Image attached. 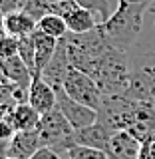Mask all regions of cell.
Returning a JSON list of instances; mask_svg holds the SVG:
<instances>
[{"instance_id": "6da1fadb", "label": "cell", "mask_w": 155, "mask_h": 159, "mask_svg": "<svg viewBox=\"0 0 155 159\" xmlns=\"http://www.w3.org/2000/svg\"><path fill=\"white\" fill-rule=\"evenodd\" d=\"M151 4H129L123 0H117L116 12L106 22L98 24L99 34L112 48H117L121 52H127L135 44L143 30V16Z\"/></svg>"}, {"instance_id": "7a4b0ae2", "label": "cell", "mask_w": 155, "mask_h": 159, "mask_svg": "<svg viewBox=\"0 0 155 159\" xmlns=\"http://www.w3.org/2000/svg\"><path fill=\"white\" fill-rule=\"evenodd\" d=\"M89 78L98 84L102 96H121L129 88L131 62L125 52L117 48H107L106 54L93 66Z\"/></svg>"}, {"instance_id": "3957f363", "label": "cell", "mask_w": 155, "mask_h": 159, "mask_svg": "<svg viewBox=\"0 0 155 159\" xmlns=\"http://www.w3.org/2000/svg\"><path fill=\"white\" fill-rule=\"evenodd\" d=\"M36 131H38L42 147H52L60 153L62 151L66 153L74 145V133H76V129L70 125V121L62 116V111L58 107H54L52 111L44 113L40 117Z\"/></svg>"}, {"instance_id": "277c9868", "label": "cell", "mask_w": 155, "mask_h": 159, "mask_svg": "<svg viewBox=\"0 0 155 159\" xmlns=\"http://www.w3.org/2000/svg\"><path fill=\"white\" fill-rule=\"evenodd\" d=\"M125 96L155 107V52H145L131 62V78Z\"/></svg>"}, {"instance_id": "5b68a950", "label": "cell", "mask_w": 155, "mask_h": 159, "mask_svg": "<svg viewBox=\"0 0 155 159\" xmlns=\"http://www.w3.org/2000/svg\"><path fill=\"white\" fill-rule=\"evenodd\" d=\"M64 92L68 93L72 99H76L78 103L92 107V109H99L102 106V92H99L98 84L93 82L88 74L80 72L76 68H70L66 80H64Z\"/></svg>"}, {"instance_id": "8992f818", "label": "cell", "mask_w": 155, "mask_h": 159, "mask_svg": "<svg viewBox=\"0 0 155 159\" xmlns=\"http://www.w3.org/2000/svg\"><path fill=\"white\" fill-rule=\"evenodd\" d=\"M52 12L64 18L68 30L72 34H84L89 30L98 28V20L89 10H86L76 0H62V2H52Z\"/></svg>"}, {"instance_id": "52a82bcc", "label": "cell", "mask_w": 155, "mask_h": 159, "mask_svg": "<svg viewBox=\"0 0 155 159\" xmlns=\"http://www.w3.org/2000/svg\"><path fill=\"white\" fill-rule=\"evenodd\" d=\"M56 107L62 111V116L70 121V125L74 129H84L89 127L98 121V111L84 103H78L76 99H72L64 89L56 92Z\"/></svg>"}, {"instance_id": "ba28073f", "label": "cell", "mask_w": 155, "mask_h": 159, "mask_svg": "<svg viewBox=\"0 0 155 159\" xmlns=\"http://www.w3.org/2000/svg\"><path fill=\"white\" fill-rule=\"evenodd\" d=\"M70 68H72V64H70L68 60V50H66V40L60 38L58 40V50L56 54H54V58L50 60V64L46 68L42 70V76L50 86L54 88V92H60V89H64V80H66Z\"/></svg>"}, {"instance_id": "9c48e42d", "label": "cell", "mask_w": 155, "mask_h": 159, "mask_svg": "<svg viewBox=\"0 0 155 159\" xmlns=\"http://www.w3.org/2000/svg\"><path fill=\"white\" fill-rule=\"evenodd\" d=\"M56 92L42 76H34L32 84L28 88V103L32 106L40 116L52 111L56 107Z\"/></svg>"}, {"instance_id": "30bf717a", "label": "cell", "mask_w": 155, "mask_h": 159, "mask_svg": "<svg viewBox=\"0 0 155 159\" xmlns=\"http://www.w3.org/2000/svg\"><path fill=\"white\" fill-rule=\"evenodd\" d=\"M139 151L141 141H137L129 131H116L106 149L112 159H139Z\"/></svg>"}, {"instance_id": "8fae6325", "label": "cell", "mask_w": 155, "mask_h": 159, "mask_svg": "<svg viewBox=\"0 0 155 159\" xmlns=\"http://www.w3.org/2000/svg\"><path fill=\"white\" fill-rule=\"evenodd\" d=\"M116 131L107 129L102 121H96L93 125L76 129L74 133V145H86V147H96V149H107V143Z\"/></svg>"}, {"instance_id": "7c38bea8", "label": "cell", "mask_w": 155, "mask_h": 159, "mask_svg": "<svg viewBox=\"0 0 155 159\" xmlns=\"http://www.w3.org/2000/svg\"><path fill=\"white\" fill-rule=\"evenodd\" d=\"M36 26H38V22L24 10L4 14V34H8V36H14L18 40L28 38L36 32Z\"/></svg>"}, {"instance_id": "4fadbf2b", "label": "cell", "mask_w": 155, "mask_h": 159, "mask_svg": "<svg viewBox=\"0 0 155 159\" xmlns=\"http://www.w3.org/2000/svg\"><path fill=\"white\" fill-rule=\"evenodd\" d=\"M40 147H42V143H40L36 129L34 131H18L10 141L6 155H12L16 159H30Z\"/></svg>"}, {"instance_id": "5bb4252c", "label": "cell", "mask_w": 155, "mask_h": 159, "mask_svg": "<svg viewBox=\"0 0 155 159\" xmlns=\"http://www.w3.org/2000/svg\"><path fill=\"white\" fill-rule=\"evenodd\" d=\"M32 42H34V50H36V76L42 74V70L50 64V60L54 58L58 50V40L48 36V34L40 32L36 28V32L32 34Z\"/></svg>"}, {"instance_id": "9a60e30c", "label": "cell", "mask_w": 155, "mask_h": 159, "mask_svg": "<svg viewBox=\"0 0 155 159\" xmlns=\"http://www.w3.org/2000/svg\"><path fill=\"white\" fill-rule=\"evenodd\" d=\"M2 68H4V74H6V78H8L10 84H14V86H18L22 89L30 88L34 74L30 72V68L22 62L20 56H12V58L2 60Z\"/></svg>"}, {"instance_id": "2e32d148", "label": "cell", "mask_w": 155, "mask_h": 159, "mask_svg": "<svg viewBox=\"0 0 155 159\" xmlns=\"http://www.w3.org/2000/svg\"><path fill=\"white\" fill-rule=\"evenodd\" d=\"M40 113L34 109L30 103H16L12 111V121H14V127L16 131H34L40 123Z\"/></svg>"}, {"instance_id": "e0dca14e", "label": "cell", "mask_w": 155, "mask_h": 159, "mask_svg": "<svg viewBox=\"0 0 155 159\" xmlns=\"http://www.w3.org/2000/svg\"><path fill=\"white\" fill-rule=\"evenodd\" d=\"M36 28L40 30V32H44V34H48V36L56 38V40L64 38L70 32L68 26H66V22H64V18L58 16V14H54V12H48L46 16L40 18Z\"/></svg>"}, {"instance_id": "ac0fdd59", "label": "cell", "mask_w": 155, "mask_h": 159, "mask_svg": "<svg viewBox=\"0 0 155 159\" xmlns=\"http://www.w3.org/2000/svg\"><path fill=\"white\" fill-rule=\"evenodd\" d=\"M76 2L82 4L86 10H89V12L96 16L98 24L106 22V20L116 12V8H117V6L116 8L112 6V0H76Z\"/></svg>"}, {"instance_id": "d6986e66", "label": "cell", "mask_w": 155, "mask_h": 159, "mask_svg": "<svg viewBox=\"0 0 155 159\" xmlns=\"http://www.w3.org/2000/svg\"><path fill=\"white\" fill-rule=\"evenodd\" d=\"M66 159H112L103 149L86 147V145H72L66 151Z\"/></svg>"}, {"instance_id": "ffe728a7", "label": "cell", "mask_w": 155, "mask_h": 159, "mask_svg": "<svg viewBox=\"0 0 155 159\" xmlns=\"http://www.w3.org/2000/svg\"><path fill=\"white\" fill-rule=\"evenodd\" d=\"M18 56L22 58V62L30 68V72L36 76V50H34L32 36L18 40Z\"/></svg>"}, {"instance_id": "44dd1931", "label": "cell", "mask_w": 155, "mask_h": 159, "mask_svg": "<svg viewBox=\"0 0 155 159\" xmlns=\"http://www.w3.org/2000/svg\"><path fill=\"white\" fill-rule=\"evenodd\" d=\"M24 12H28L30 16L38 22L42 16H46L48 12H52V0H28Z\"/></svg>"}, {"instance_id": "7402d4cb", "label": "cell", "mask_w": 155, "mask_h": 159, "mask_svg": "<svg viewBox=\"0 0 155 159\" xmlns=\"http://www.w3.org/2000/svg\"><path fill=\"white\" fill-rule=\"evenodd\" d=\"M12 56H18V38L2 34L0 36V60H6Z\"/></svg>"}, {"instance_id": "603a6c76", "label": "cell", "mask_w": 155, "mask_h": 159, "mask_svg": "<svg viewBox=\"0 0 155 159\" xmlns=\"http://www.w3.org/2000/svg\"><path fill=\"white\" fill-rule=\"evenodd\" d=\"M28 0H0V12L10 14V12H20L26 8Z\"/></svg>"}, {"instance_id": "cb8c5ba5", "label": "cell", "mask_w": 155, "mask_h": 159, "mask_svg": "<svg viewBox=\"0 0 155 159\" xmlns=\"http://www.w3.org/2000/svg\"><path fill=\"white\" fill-rule=\"evenodd\" d=\"M14 84H0V107L14 102Z\"/></svg>"}, {"instance_id": "d4e9b609", "label": "cell", "mask_w": 155, "mask_h": 159, "mask_svg": "<svg viewBox=\"0 0 155 159\" xmlns=\"http://www.w3.org/2000/svg\"><path fill=\"white\" fill-rule=\"evenodd\" d=\"M139 159H155V133L149 139L141 143V151H139Z\"/></svg>"}, {"instance_id": "484cf974", "label": "cell", "mask_w": 155, "mask_h": 159, "mask_svg": "<svg viewBox=\"0 0 155 159\" xmlns=\"http://www.w3.org/2000/svg\"><path fill=\"white\" fill-rule=\"evenodd\" d=\"M30 159H62V153L52 147H40Z\"/></svg>"}, {"instance_id": "4316f807", "label": "cell", "mask_w": 155, "mask_h": 159, "mask_svg": "<svg viewBox=\"0 0 155 159\" xmlns=\"http://www.w3.org/2000/svg\"><path fill=\"white\" fill-rule=\"evenodd\" d=\"M0 84H10L6 74H4V68H2V60H0Z\"/></svg>"}, {"instance_id": "83f0119b", "label": "cell", "mask_w": 155, "mask_h": 159, "mask_svg": "<svg viewBox=\"0 0 155 159\" xmlns=\"http://www.w3.org/2000/svg\"><path fill=\"white\" fill-rule=\"evenodd\" d=\"M123 2H129V4H153V0H123Z\"/></svg>"}, {"instance_id": "f1b7e54d", "label": "cell", "mask_w": 155, "mask_h": 159, "mask_svg": "<svg viewBox=\"0 0 155 159\" xmlns=\"http://www.w3.org/2000/svg\"><path fill=\"white\" fill-rule=\"evenodd\" d=\"M153 12H155V0H153ZM153 30H155V20H153Z\"/></svg>"}, {"instance_id": "f546056e", "label": "cell", "mask_w": 155, "mask_h": 159, "mask_svg": "<svg viewBox=\"0 0 155 159\" xmlns=\"http://www.w3.org/2000/svg\"><path fill=\"white\" fill-rule=\"evenodd\" d=\"M4 159H16V157H12V155H6V157H4Z\"/></svg>"}, {"instance_id": "4dcf8cb0", "label": "cell", "mask_w": 155, "mask_h": 159, "mask_svg": "<svg viewBox=\"0 0 155 159\" xmlns=\"http://www.w3.org/2000/svg\"><path fill=\"white\" fill-rule=\"evenodd\" d=\"M52 2H62V0H52Z\"/></svg>"}, {"instance_id": "1f68e13d", "label": "cell", "mask_w": 155, "mask_h": 159, "mask_svg": "<svg viewBox=\"0 0 155 159\" xmlns=\"http://www.w3.org/2000/svg\"><path fill=\"white\" fill-rule=\"evenodd\" d=\"M0 36H2V34H0Z\"/></svg>"}]
</instances>
